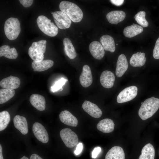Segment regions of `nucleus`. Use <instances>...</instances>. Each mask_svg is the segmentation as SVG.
Masks as SVG:
<instances>
[{
    "label": "nucleus",
    "instance_id": "f257e3e1",
    "mask_svg": "<svg viewBox=\"0 0 159 159\" xmlns=\"http://www.w3.org/2000/svg\"><path fill=\"white\" fill-rule=\"evenodd\" d=\"M159 108V99L152 97L141 102L139 116L142 120H147L152 117Z\"/></svg>",
    "mask_w": 159,
    "mask_h": 159
},
{
    "label": "nucleus",
    "instance_id": "f03ea898",
    "mask_svg": "<svg viewBox=\"0 0 159 159\" xmlns=\"http://www.w3.org/2000/svg\"><path fill=\"white\" fill-rule=\"evenodd\" d=\"M60 11L66 14L74 22H78L82 19L83 14L82 10L76 4L67 1H62L60 3Z\"/></svg>",
    "mask_w": 159,
    "mask_h": 159
},
{
    "label": "nucleus",
    "instance_id": "7ed1b4c3",
    "mask_svg": "<svg viewBox=\"0 0 159 159\" xmlns=\"http://www.w3.org/2000/svg\"><path fill=\"white\" fill-rule=\"evenodd\" d=\"M5 34L10 40L16 39L21 31L20 23L17 18L10 17L5 21L4 26Z\"/></svg>",
    "mask_w": 159,
    "mask_h": 159
},
{
    "label": "nucleus",
    "instance_id": "20e7f679",
    "mask_svg": "<svg viewBox=\"0 0 159 159\" xmlns=\"http://www.w3.org/2000/svg\"><path fill=\"white\" fill-rule=\"evenodd\" d=\"M37 25L40 30L46 35L53 37L57 35L58 32V27L51 20L44 15L39 16L37 19Z\"/></svg>",
    "mask_w": 159,
    "mask_h": 159
},
{
    "label": "nucleus",
    "instance_id": "39448f33",
    "mask_svg": "<svg viewBox=\"0 0 159 159\" xmlns=\"http://www.w3.org/2000/svg\"><path fill=\"white\" fill-rule=\"evenodd\" d=\"M60 135L67 147H74L78 143L79 140L77 135L69 128H64L61 130Z\"/></svg>",
    "mask_w": 159,
    "mask_h": 159
},
{
    "label": "nucleus",
    "instance_id": "423d86ee",
    "mask_svg": "<svg viewBox=\"0 0 159 159\" xmlns=\"http://www.w3.org/2000/svg\"><path fill=\"white\" fill-rule=\"evenodd\" d=\"M138 88L135 86L127 87L120 92L117 96V103H121L130 101L137 96Z\"/></svg>",
    "mask_w": 159,
    "mask_h": 159
},
{
    "label": "nucleus",
    "instance_id": "0eeeda50",
    "mask_svg": "<svg viewBox=\"0 0 159 159\" xmlns=\"http://www.w3.org/2000/svg\"><path fill=\"white\" fill-rule=\"evenodd\" d=\"M54 19L57 27L62 29L70 27L71 20L65 13L61 11H57L52 14Z\"/></svg>",
    "mask_w": 159,
    "mask_h": 159
},
{
    "label": "nucleus",
    "instance_id": "6e6552de",
    "mask_svg": "<svg viewBox=\"0 0 159 159\" xmlns=\"http://www.w3.org/2000/svg\"><path fill=\"white\" fill-rule=\"evenodd\" d=\"M32 131L36 138L43 143L49 141V136L47 131L44 126L38 122L34 123L32 126Z\"/></svg>",
    "mask_w": 159,
    "mask_h": 159
},
{
    "label": "nucleus",
    "instance_id": "1a4fd4ad",
    "mask_svg": "<svg viewBox=\"0 0 159 159\" xmlns=\"http://www.w3.org/2000/svg\"><path fill=\"white\" fill-rule=\"evenodd\" d=\"M83 110L92 117L95 118L100 117L102 115L101 110L95 104L85 100L82 105Z\"/></svg>",
    "mask_w": 159,
    "mask_h": 159
},
{
    "label": "nucleus",
    "instance_id": "9d476101",
    "mask_svg": "<svg viewBox=\"0 0 159 159\" xmlns=\"http://www.w3.org/2000/svg\"><path fill=\"white\" fill-rule=\"evenodd\" d=\"M79 79L81 85L84 87H87L92 84V76L91 69L88 65H85L83 66Z\"/></svg>",
    "mask_w": 159,
    "mask_h": 159
},
{
    "label": "nucleus",
    "instance_id": "9b49d317",
    "mask_svg": "<svg viewBox=\"0 0 159 159\" xmlns=\"http://www.w3.org/2000/svg\"><path fill=\"white\" fill-rule=\"evenodd\" d=\"M115 79V76L113 72L109 70H105L101 73L100 81L104 87L110 88L113 86Z\"/></svg>",
    "mask_w": 159,
    "mask_h": 159
},
{
    "label": "nucleus",
    "instance_id": "f8f14e48",
    "mask_svg": "<svg viewBox=\"0 0 159 159\" xmlns=\"http://www.w3.org/2000/svg\"><path fill=\"white\" fill-rule=\"evenodd\" d=\"M89 49L93 57L96 59L100 60L104 55V49L101 44L98 41L92 42L89 45Z\"/></svg>",
    "mask_w": 159,
    "mask_h": 159
},
{
    "label": "nucleus",
    "instance_id": "ddd939ff",
    "mask_svg": "<svg viewBox=\"0 0 159 159\" xmlns=\"http://www.w3.org/2000/svg\"><path fill=\"white\" fill-rule=\"evenodd\" d=\"M20 82L18 77L11 75L2 79L0 82V86L3 88L14 89L18 88Z\"/></svg>",
    "mask_w": 159,
    "mask_h": 159
},
{
    "label": "nucleus",
    "instance_id": "4468645a",
    "mask_svg": "<svg viewBox=\"0 0 159 159\" xmlns=\"http://www.w3.org/2000/svg\"><path fill=\"white\" fill-rule=\"evenodd\" d=\"M59 116L61 122L65 125L76 127L78 124L77 118L68 110L62 111Z\"/></svg>",
    "mask_w": 159,
    "mask_h": 159
},
{
    "label": "nucleus",
    "instance_id": "2eb2a0df",
    "mask_svg": "<svg viewBox=\"0 0 159 159\" xmlns=\"http://www.w3.org/2000/svg\"><path fill=\"white\" fill-rule=\"evenodd\" d=\"M128 67V63L125 55L121 54L118 57L116 64L115 73L117 77H121L126 71Z\"/></svg>",
    "mask_w": 159,
    "mask_h": 159
},
{
    "label": "nucleus",
    "instance_id": "dca6fc26",
    "mask_svg": "<svg viewBox=\"0 0 159 159\" xmlns=\"http://www.w3.org/2000/svg\"><path fill=\"white\" fill-rule=\"evenodd\" d=\"M29 101L31 105L37 110L41 111L45 110L46 102L43 96L37 94H33L30 96Z\"/></svg>",
    "mask_w": 159,
    "mask_h": 159
},
{
    "label": "nucleus",
    "instance_id": "f3484780",
    "mask_svg": "<svg viewBox=\"0 0 159 159\" xmlns=\"http://www.w3.org/2000/svg\"><path fill=\"white\" fill-rule=\"evenodd\" d=\"M125 16L126 14L123 11L116 10L112 11L108 13L106 17L110 23L117 24L123 21Z\"/></svg>",
    "mask_w": 159,
    "mask_h": 159
},
{
    "label": "nucleus",
    "instance_id": "a211bd4d",
    "mask_svg": "<svg viewBox=\"0 0 159 159\" xmlns=\"http://www.w3.org/2000/svg\"><path fill=\"white\" fill-rule=\"evenodd\" d=\"M13 122L15 128L22 134L26 135L28 133L27 123L25 117L18 115H16L14 118Z\"/></svg>",
    "mask_w": 159,
    "mask_h": 159
},
{
    "label": "nucleus",
    "instance_id": "6ab92c4d",
    "mask_svg": "<svg viewBox=\"0 0 159 159\" xmlns=\"http://www.w3.org/2000/svg\"><path fill=\"white\" fill-rule=\"evenodd\" d=\"M114 127L115 124L113 120L109 118L101 120L97 125L98 130L105 133L112 132L114 130Z\"/></svg>",
    "mask_w": 159,
    "mask_h": 159
},
{
    "label": "nucleus",
    "instance_id": "aec40b11",
    "mask_svg": "<svg viewBox=\"0 0 159 159\" xmlns=\"http://www.w3.org/2000/svg\"><path fill=\"white\" fill-rule=\"evenodd\" d=\"M105 159H125L123 149L119 146L113 147L107 153Z\"/></svg>",
    "mask_w": 159,
    "mask_h": 159
},
{
    "label": "nucleus",
    "instance_id": "412c9836",
    "mask_svg": "<svg viewBox=\"0 0 159 159\" xmlns=\"http://www.w3.org/2000/svg\"><path fill=\"white\" fill-rule=\"evenodd\" d=\"M100 41L104 50L111 52L115 51V43L112 37L108 35H103L100 37Z\"/></svg>",
    "mask_w": 159,
    "mask_h": 159
},
{
    "label": "nucleus",
    "instance_id": "4be33fe9",
    "mask_svg": "<svg viewBox=\"0 0 159 159\" xmlns=\"http://www.w3.org/2000/svg\"><path fill=\"white\" fill-rule=\"evenodd\" d=\"M54 62L50 59L43 60L39 62L33 61L32 66L34 71L42 72L46 70L51 67L54 64Z\"/></svg>",
    "mask_w": 159,
    "mask_h": 159
},
{
    "label": "nucleus",
    "instance_id": "5701e85b",
    "mask_svg": "<svg viewBox=\"0 0 159 159\" xmlns=\"http://www.w3.org/2000/svg\"><path fill=\"white\" fill-rule=\"evenodd\" d=\"M146 61L145 54L138 52L133 54L131 57L130 63L133 67H140L143 66Z\"/></svg>",
    "mask_w": 159,
    "mask_h": 159
},
{
    "label": "nucleus",
    "instance_id": "b1692460",
    "mask_svg": "<svg viewBox=\"0 0 159 159\" xmlns=\"http://www.w3.org/2000/svg\"><path fill=\"white\" fill-rule=\"evenodd\" d=\"M143 30L141 26L133 23L131 25L124 29L123 34L126 37L132 38L142 33Z\"/></svg>",
    "mask_w": 159,
    "mask_h": 159
},
{
    "label": "nucleus",
    "instance_id": "393cba45",
    "mask_svg": "<svg viewBox=\"0 0 159 159\" xmlns=\"http://www.w3.org/2000/svg\"><path fill=\"white\" fill-rule=\"evenodd\" d=\"M18 53L14 47L10 48L8 45H4L0 47V57L4 56L9 59H14L18 57Z\"/></svg>",
    "mask_w": 159,
    "mask_h": 159
},
{
    "label": "nucleus",
    "instance_id": "a878e982",
    "mask_svg": "<svg viewBox=\"0 0 159 159\" xmlns=\"http://www.w3.org/2000/svg\"><path fill=\"white\" fill-rule=\"evenodd\" d=\"M155 150L153 145L149 143L142 148L138 159H154Z\"/></svg>",
    "mask_w": 159,
    "mask_h": 159
},
{
    "label": "nucleus",
    "instance_id": "bb28decb",
    "mask_svg": "<svg viewBox=\"0 0 159 159\" xmlns=\"http://www.w3.org/2000/svg\"><path fill=\"white\" fill-rule=\"evenodd\" d=\"M64 46V51L66 55L70 59L75 58L77 54L71 41L67 38H65L63 40Z\"/></svg>",
    "mask_w": 159,
    "mask_h": 159
},
{
    "label": "nucleus",
    "instance_id": "cd10ccee",
    "mask_svg": "<svg viewBox=\"0 0 159 159\" xmlns=\"http://www.w3.org/2000/svg\"><path fill=\"white\" fill-rule=\"evenodd\" d=\"M15 94L14 89L3 88L0 90V104L4 103L14 97Z\"/></svg>",
    "mask_w": 159,
    "mask_h": 159
},
{
    "label": "nucleus",
    "instance_id": "c85d7f7f",
    "mask_svg": "<svg viewBox=\"0 0 159 159\" xmlns=\"http://www.w3.org/2000/svg\"><path fill=\"white\" fill-rule=\"evenodd\" d=\"M28 54L31 59L34 61H41L43 60L44 58L43 53L32 46L29 49Z\"/></svg>",
    "mask_w": 159,
    "mask_h": 159
},
{
    "label": "nucleus",
    "instance_id": "c756f323",
    "mask_svg": "<svg viewBox=\"0 0 159 159\" xmlns=\"http://www.w3.org/2000/svg\"><path fill=\"white\" fill-rule=\"evenodd\" d=\"M10 120L9 112L4 111L0 112V131L5 129L7 127Z\"/></svg>",
    "mask_w": 159,
    "mask_h": 159
},
{
    "label": "nucleus",
    "instance_id": "7c9ffc66",
    "mask_svg": "<svg viewBox=\"0 0 159 159\" xmlns=\"http://www.w3.org/2000/svg\"><path fill=\"white\" fill-rule=\"evenodd\" d=\"M145 12L141 11L138 12L134 16V18L137 22L144 27H147L149 25L148 22L145 19Z\"/></svg>",
    "mask_w": 159,
    "mask_h": 159
},
{
    "label": "nucleus",
    "instance_id": "2f4dec72",
    "mask_svg": "<svg viewBox=\"0 0 159 159\" xmlns=\"http://www.w3.org/2000/svg\"><path fill=\"white\" fill-rule=\"evenodd\" d=\"M67 81V79L63 77L58 80L51 87V91L54 92L60 90H62L63 86Z\"/></svg>",
    "mask_w": 159,
    "mask_h": 159
},
{
    "label": "nucleus",
    "instance_id": "473e14b6",
    "mask_svg": "<svg viewBox=\"0 0 159 159\" xmlns=\"http://www.w3.org/2000/svg\"><path fill=\"white\" fill-rule=\"evenodd\" d=\"M46 40H41L38 42H33L32 46L44 54L46 51Z\"/></svg>",
    "mask_w": 159,
    "mask_h": 159
},
{
    "label": "nucleus",
    "instance_id": "72a5a7b5",
    "mask_svg": "<svg viewBox=\"0 0 159 159\" xmlns=\"http://www.w3.org/2000/svg\"><path fill=\"white\" fill-rule=\"evenodd\" d=\"M153 56L155 59H159V37L155 42L153 50Z\"/></svg>",
    "mask_w": 159,
    "mask_h": 159
},
{
    "label": "nucleus",
    "instance_id": "f704fd0d",
    "mask_svg": "<svg viewBox=\"0 0 159 159\" xmlns=\"http://www.w3.org/2000/svg\"><path fill=\"white\" fill-rule=\"evenodd\" d=\"M20 3L25 7H28L31 6L33 4V0H19Z\"/></svg>",
    "mask_w": 159,
    "mask_h": 159
},
{
    "label": "nucleus",
    "instance_id": "c9c22d12",
    "mask_svg": "<svg viewBox=\"0 0 159 159\" xmlns=\"http://www.w3.org/2000/svg\"><path fill=\"white\" fill-rule=\"evenodd\" d=\"M83 149L82 144L81 143H79L77 145L76 150L74 151V153L76 155L79 154L82 152Z\"/></svg>",
    "mask_w": 159,
    "mask_h": 159
},
{
    "label": "nucleus",
    "instance_id": "e433bc0d",
    "mask_svg": "<svg viewBox=\"0 0 159 159\" xmlns=\"http://www.w3.org/2000/svg\"><path fill=\"white\" fill-rule=\"evenodd\" d=\"M101 148L100 147L95 148L93 150L92 153V158H96L100 152Z\"/></svg>",
    "mask_w": 159,
    "mask_h": 159
},
{
    "label": "nucleus",
    "instance_id": "4c0bfd02",
    "mask_svg": "<svg viewBox=\"0 0 159 159\" xmlns=\"http://www.w3.org/2000/svg\"><path fill=\"white\" fill-rule=\"evenodd\" d=\"M123 0H111L110 2L113 4L117 6L122 5L124 2Z\"/></svg>",
    "mask_w": 159,
    "mask_h": 159
},
{
    "label": "nucleus",
    "instance_id": "58836bf2",
    "mask_svg": "<svg viewBox=\"0 0 159 159\" xmlns=\"http://www.w3.org/2000/svg\"><path fill=\"white\" fill-rule=\"evenodd\" d=\"M30 159H43L41 157L38 155L34 154L31 155Z\"/></svg>",
    "mask_w": 159,
    "mask_h": 159
},
{
    "label": "nucleus",
    "instance_id": "ea45409f",
    "mask_svg": "<svg viewBox=\"0 0 159 159\" xmlns=\"http://www.w3.org/2000/svg\"><path fill=\"white\" fill-rule=\"evenodd\" d=\"M0 159H4L2 155V150L1 145H0Z\"/></svg>",
    "mask_w": 159,
    "mask_h": 159
},
{
    "label": "nucleus",
    "instance_id": "a19ab883",
    "mask_svg": "<svg viewBox=\"0 0 159 159\" xmlns=\"http://www.w3.org/2000/svg\"><path fill=\"white\" fill-rule=\"evenodd\" d=\"M20 159H29L28 158L26 157L25 156H24Z\"/></svg>",
    "mask_w": 159,
    "mask_h": 159
},
{
    "label": "nucleus",
    "instance_id": "79ce46f5",
    "mask_svg": "<svg viewBox=\"0 0 159 159\" xmlns=\"http://www.w3.org/2000/svg\"><path fill=\"white\" fill-rule=\"evenodd\" d=\"M53 12H51V14H53Z\"/></svg>",
    "mask_w": 159,
    "mask_h": 159
},
{
    "label": "nucleus",
    "instance_id": "37998d69",
    "mask_svg": "<svg viewBox=\"0 0 159 159\" xmlns=\"http://www.w3.org/2000/svg\"><path fill=\"white\" fill-rule=\"evenodd\" d=\"M116 45H118V44H116Z\"/></svg>",
    "mask_w": 159,
    "mask_h": 159
}]
</instances>
